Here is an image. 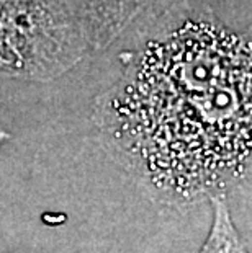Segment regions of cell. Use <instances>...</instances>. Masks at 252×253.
Instances as JSON below:
<instances>
[{
  "instance_id": "obj_1",
  "label": "cell",
  "mask_w": 252,
  "mask_h": 253,
  "mask_svg": "<svg viewBox=\"0 0 252 253\" xmlns=\"http://www.w3.org/2000/svg\"><path fill=\"white\" fill-rule=\"evenodd\" d=\"M251 35L185 18L152 36L100 95L94 121L159 201L184 206L249 178Z\"/></svg>"
},
{
  "instance_id": "obj_2",
  "label": "cell",
  "mask_w": 252,
  "mask_h": 253,
  "mask_svg": "<svg viewBox=\"0 0 252 253\" xmlns=\"http://www.w3.org/2000/svg\"><path fill=\"white\" fill-rule=\"evenodd\" d=\"M90 51L84 0H0V79L54 80Z\"/></svg>"
},
{
  "instance_id": "obj_3",
  "label": "cell",
  "mask_w": 252,
  "mask_h": 253,
  "mask_svg": "<svg viewBox=\"0 0 252 253\" xmlns=\"http://www.w3.org/2000/svg\"><path fill=\"white\" fill-rule=\"evenodd\" d=\"M154 0H84L90 49L101 51Z\"/></svg>"
}]
</instances>
